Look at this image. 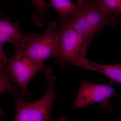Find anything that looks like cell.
<instances>
[{"label":"cell","instance_id":"cell-1","mask_svg":"<svg viewBox=\"0 0 121 121\" xmlns=\"http://www.w3.org/2000/svg\"><path fill=\"white\" fill-rule=\"evenodd\" d=\"M118 19L117 16L106 14L95 1L90 0L79 5L65 23L91 41L97 33L105 27H115Z\"/></svg>","mask_w":121,"mask_h":121},{"label":"cell","instance_id":"cell-2","mask_svg":"<svg viewBox=\"0 0 121 121\" xmlns=\"http://www.w3.org/2000/svg\"><path fill=\"white\" fill-rule=\"evenodd\" d=\"M9 79L21 89L23 98L28 95L27 85L37 73L42 72L49 75L52 69L49 67L39 64L33 60L22 48H15V53L3 67Z\"/></svg>","mask_w":121,"mask_h":121},{"label":"cell","instance_id":"cell-3","mask_svg":"<svg viewBox=\"0 0 121 121\" xmlns=\"http://www.w3.org/2000/svg\"><path fill=\"white\" fill-rule=\"evenodd\" d=\"M46 78L47 89L40 99L32 102L17 100L16 114L13 121H50L52 105L56 98L53 89L56 78L47 75Z\"/></svg>","mask_w":121,"mask_h":121},{"label":"cell","instance_id":"cell-4","mask_svg":"<svg viewBox=\"0 0 121 121\" xmlns=\"http://www.w3.org/2000/svg\"><path fill=\"white\" fill-rule=\"evenodd\" d=\"M91 41L66 23L60 26L58 29V52L56 58L60 68L64 67L66 61L70 62L79 58H86Z\"/></svg>","mask_w":121,"mask_h":121},{"label":"cell","instance_id":"cell-5","mask_svg":"<svg viewBox=\"0 0 121 121\" xmlns=\"http://www.w3.org/2000/svg\"><path fill=\"white\" fill-rule=\"evenodd\" d=\"M58 29L55 22L52 21L41 34L33 33L22 48L33 60L43 64L45 60L52 57L56 58L58 54Z\"/></svg>","mask_w":121,"mask_h":121},{"label":"cell","instance_id":"cell-6","mask_svg":"<svg viewBox=\"0 0 121 121\" xmlns=\"http://www.w3.org/2000/svg\"><path fill=\"white\" fill-rule=\"evenodd\" d=\"M112 84L110 82L107 84H95L81 79L74 107L83 108L97 103L101 104L104 111L110 112L112 107L109 103V99L111 97L117 95L112 86Z\"/></svg>","mask_w":121,"mask_h":121},{"label":"cell","instance_id":"cell-7","mask_svg":"<svg viewBox=\"0 0 121 121\" xmlns=\"http://www.w3.org/2000/svg\"><path fill=\"white\" fill-rule=\"evenodd\" d=\"M72 65L79 66L89 70L97 72L105 76L110 82L121 83V64L105 65L94 62L86 58H81L72 60Z\"/></svg>","mask_w":121,"mask_h":121},{"label":"cell","instance_id":"cell-8","mask_svg":"<svg viewBox=\"0 0 121 121\" xmlns=\"http://www.w3.org/2000/svg\"><path fill=\"white\" fill-rule=\"evenodd\" d=\"M19 22L13 23L7 19L0 20V46L9 42L16 48H22L27 42L29 36L23 35L19 28Z\"/></svg>","mask_w":121,"mask_h":121},{"label":"cell","instance_id":"cell-9","mask_svg":"<svg viewBox=\"0 0 121 121\" xmlns=\"http://www.w3.org/2000/svg\"><path fill=\"white\" fill-rule=\"evenodd\" d=\"M50 6L55 9L60 18V26H62L79 5L70 0H51Z\"/></svg>","mask_w":121,"mask_h":121},{"label":"cell","instance_id":"cell-10","mask_svg":"<svg viewBox=\"0 0 121 121\" xmlns=\"http://www.w3.org/2000/svg\"><path fill=\"white\" fill-rule=\"evenodd\" d=\"M95 2L107 15H121V0H95Z\"/></svg>","mask_w":121,"mask_h":121},{"label":"cell","instance_id":"cell-11","mask_svg":"<svg viewBox=\"0 0 121 121\" xmlns=\"http://www.w3.org/2000/svg\"><path fill=\"white\" fill-rule=\"evenodd\" d=\"M36 9L34 13V21L37 24H41L42 19H45L48 16V9L45 0H30Z\"/></svg>","mask_w":121,"mask_h":121},{"label":"cell","instance_id":"cell-12","mask_svg":"<svg viewBox=\"0 0 121 121\" xmlns=\"http://www.w3.org/2000/svg\"><path fill=\"white\" fill-rule=\"evenodd\" d=\"M11 82L12 81L9 79L4 69L0 68L1 94L6 91H9L15 95L22 96L17 89L12 86Z\"/></svg>","mask_w":121,"mask_h":121},{"label":"cell","instance_id":"cell-13","mask_svg":"<svg viewBox=\"0 0 121 121\" xmlns=\"http://www.w3.org/2000/svg\"><path fill=\"white\" fill-rule=\"evenodd\" d=\"M90 0H77V3L79 5H81L88 2Z\"/></svg>","mask_w":121,"mask_h":121},{"label":"cell","instance_id":"cell-14","mask_svg":"<svg viewBox=\"0 0 121 121\" xmlns=\"http://www.w3.org/2000/svg\"><path fill=\"white\" fill-rule=\"evenodd\" d=\"M66 119L64 118L63 117H61L59 119V121H66Z\"/></svg>","mask_w":121,"mask_h":121}]
</instances>
